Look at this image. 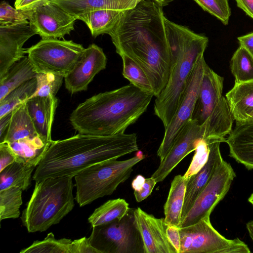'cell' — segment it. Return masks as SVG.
<instances>
[{
	"label": "cell",
	"instance_id": "1",
	"mask_svg": "<svg viewBox=\"0 0 253 253\" xmlns=\"http://www.w3.org/2000/svg\"><path fill=\"white\" fill-rule=\"evenodd\" d=\"M162 8L153 0H142L124 11L109 34L116 52L130 58L144 71L156 97L168 83L171 62Z\"/></svg>",
	"mask_w": 253,
	"mask_h": 253
},
{
	"label": "cell",
	"instance_id": "2",
	"mask_svg": "<svg viewBox=\"0 0 253 253\" xmlns=\"http://www.w3.org/2000/svg\"><path fill=\"white\" fill-rule=\"evenodd\" d=\"M138 150L135 133L107 136L78 133L53 140L32 179L38 182L49 177H73L92 165L117 159Z\"/></svg>",
	"mask_w": 253,
	"mask_h": 253
},
{
	"label": "cell",
	"instance_id": "3",
	"mask_svg": "<svg viewBox=\"0 0 253 253\" xmlns=\"http://www.w3.org/2000/svg\"><path fill=\"white\" fill-rule=\"evenodd\" d=\"M153 96L131 84L99 93L80 104L72 112L70 122L79 133H124L146 112Z\"/></svg>",
	"mask_w": 253,
	"mask_h": 253
},
{
	"label": "cell",
	"instance_id": "4",
	"mask_svg": "<svg viewBox=\"0 0 253 253\" xmlns=\"http://www.w3.org/2000/svg\"><path fill=\"white\" fill-rule=\"evenodd\" d=\"M164 24L171 62L168 83L154 103V114L166 128L173 118L185 91L188 79L209 40L166 17Z\"/></svg>",
	"mask_w": 253,
	"mask_h": 253
},
{
	"label": "cell",
	"instance_id": "5",
	"mask_svg": "<svg viewBox=\"0 0 253 253\" xmlns=\"http://www.w3.org/2000/svg\"><path fill=\"white\" fill-rule=\"evenodd\" d=\"M72 177H49L36 182L21 219L29 233L43 232L59 223L75 206Z\"/></svg>",
	"mask_w": 253,
	"mask_h": 253
},
{
	"label": "cell",
	"instance_id": "6",
	"mask_svg": "<svg viewBox=\"0 0 253 253\" xmlns=\"http://www.w3.org/2000/svg\"><path fill=\"white\" fill-rule=\"evenodd\" d=\"M223 78L206 64L191 119L201 126L205 138L226 139L232 131L233 118L222 95Z\"/></svg>",
	"mask_w": 253,
	"mask_h": 253
},
{
	"label": "cell",
	"instance_id": "7",
	"mask_svg": "<svg viewBox=\"0 0 253 253\" xmlns=\"http://www.w3.org/2000/svg\"><path fill=\"white\" fill-rule=\"evenodd\" d=\"M144 158L141 153L129 159H112L92 165L81 171L75 177V200L80 207L111 195L122 183L130 176L134 165Z\"/></svg>",
	"mask_w": 253,
	"mask_h": 253
},
{
	"label": "cell",
	"instance_id": "8",
	"mask_svg": "<svg viewBox=\"0 0 253 253\" xmlns=\"http://www.w3.org/2000/svg\"><path fill=\"white\" fill-rule=\"evenodd\" d=\"M134 210L129 208L120 220L93 227L88 237L91 246L100 253H145Z\"/></svg>",
	"mask_w": 253,
	"mask_h": 253
},
{
	"label": "cell",
	"instance_id": "9",
	"mask_svg": "<svg viewBox=\"0 0 253 253\" xmlns=\"http://www.w3.org/2000/svg\"><path fill=\"white\" fill-rule=\"evenodd\" d=\"M72 41L42 39L26 49L28 57L38 73H50L65 77L74 68L84 50Z\"/></svg>",
	"mask_w": 253,
	"mask_h": 253
},
{
	"label": "cell",
	"instance_id": "10",
	"mask_svg": "<svg viewBox=\"0 0 253 253\" xmlns=\"http://www.w3.org/2000/svg\"><path fill=\"white\" fill-rule=\"evenodd\" d=\"M180 253H249L248 245L239 238L228 239L212 226L210 216L179 228Z\"/></svg>",
	"mask_w": 253,
	"mask_h": 253
},
{
	"label": "cell",
	"instance_id": "11",
	"mask_svg": "<svg viewBox=\"0 0 253 253\" xmlns=\"http://www.w3.org/2000/svg\"><path fill=\"white\" fill-rule=\"evenodd\" d=\"M235 176L230 164L223 160L190 210L180 221L179 228L193 225L205 217L210 216L215 206L228 192Z\"/></svg>",
	"mask_w": 253,
	"mask_h": 253
},
{
	"label": "cell",
	"instance_id": "12",
	"mask_svg": "<svg viewBox=\"0 0 253 253\" xmlns=\"http://www.w3.org/2000/svg\"><path fill=\"white\" fill-rule=\"evenodd\" d=\"M206 64L203 55L197 62L191 73L173 118L168 127L165 129L162 141L157 152L160 161L166 157L182 128L191 119Z\"/></svg>",
	"mask_w": 253,
	"mask_h": 253
},
{
	"label": "cell",
	"instance_id": "13",
	"mask_svg": "<svg viewBox=\"0 0 253 253\" xmlns=\"http://www.w3.org/2000/svg\"><path fill=\"white\" fill-rule=\"evenodd\" d=\"M77 20L56 3L48 1L33 10L29 20L42 39H61L74 30Z\"/></svg>",
	"mask_w": 253,
	"mask_h": 253
},
{
	"label": "cell",
	"instance_id": "14",
	"mask_svg": "<svg viewBox=\"0 0 253 253\" xmlns=\"http://www.w3.org/2000/svg\"><path fill=\"white\" fill-rule=\"evenodd\" d=\"M37 32L29 21L10 25H0V80L11 67L26 53L23 45Z\"/></svg>",
	"mask_w": 253,
	"mask_h": 253
},
{
	"label": "cell",
	"instance_id": "15",
	"mask_svg": "<svg viewBox=\"0 0 253 253\" xmlns=\"http://www.w3.org/2000/svg\"><path fill=\"white\" fill-rule=\"evenodd\" d=\"M205 138L203 128L194 120H190L177 135L170 150L152 174L157 182L163 181L173 169L191 152L195 151L197 141Z\"/></svg>",
	"mask_w": 253,
	"mask_h": 253
},
{
	"label": "cell",
	"instance_id": "16",
	"mask_svg": "<svg viewBox=\"0 0 253 253\" xmlns=\"http://www.w3.org/2000/svg\"><path fill=\"white\" fill-rule=\"evenodd\" d=\"M107 61L101 47L94 43L90 44L74 69L64 77L66 88L71 94L87 90L95 76L106 68Z\"/></svg>",
	"mask_w": 253,
	"mask_h": 253
},
{
	"label": "cell",
	"instance_id": "17",
	"mask_svg": "<svg viewBox=\"0 0 253 253\" xmlns=\"http://www.w3.org/2000/svg\"><path fill=\"white\" fill-rule=\"evenodd\" d=\"M135 221L142 238L145 253H176L169 242L164 218H158L141 208L134 209Z\"/></svg>",
	"mask_w": 253,
	"mask_h": 253
},
{
	"label": "cell",
	"instance_id": "18",
	"mask_svg": "<svg viewBox=\"0 0 253 253\" xmlns=\"http://www.w3.org/2000/svg\"><path fill=\"white\" fill-rule=\"evenodd\" d=\"M206 139L208 142L210 148L208 159L197 173L187 179L180 221L190 210L197 197L212 177L216 168L223 160L220 150V144L225 142L226 140L213 138Z\"/></svg>",
	"mask_w": 253,
	"mask_h": 253
},
{
	"label": "cell",
	"instance_id": "19",
	"mask_svg": "<svg viewBox=\"0 0 253 253\" xmlns=\"http://www.w3.org/2000/svg\"><path fill=\"white\" fill-rule=\"evenodd\" d=\"M26 105L38 134L46 142H52L51 128L58 99L52 97H32Z\"/></svg>",
	"mask_w": 253,
	"mask_h": 253
},
{
	"label": "cell",
	"instance_id": "20",
	"mask_svg": "<svg viewBox=\"0 0 253 253\" xmlns=\"http://www.w3.org/2000/svg\"><path fill=\"white\" fill-rule=\"evenodd\" d=\"M225 142L232 158L247 169H253V121L236 124Z\"/></svg>",
	"mask_w": 253,
	"mask_h": 253
},
{
	"label": "cell",
	"instance_id": "21",
	"mask_svg": "<svg viewBox=\"0 0 253 253\" xmlns=\"http://www.w3.org/2000/svg\"><path fill=\"white\" fill-rule=\"evenodd\" d=\"M142 0H48L77 17L92 10L111 9L126 11L134 8Z\"/></svg>",
	"mask_w": 253,
	"mask_h": 253
},
{
	"label": "cell",
	"instance_id": "22",
	"mask_svg": "<svg viewBox=\"0 0 253 253\" xmlns=\"http://www.w3.org/2000/svg\"><path fill=\"white\" fill-rule=\"evenodd\" d=\"M226 98L236 124L246 122L253 112V80L235 83Z\"/></svg>",
	"mask_w": 253,
	"mask_h": 253
},
{
	"label": "cell",
	"instance_id": "23",
	"mask_svg": "<svg viewBox=\"0 0 253 253\" xmlns=\"http://www.w3.org/2000/svg\"><path fill=\"white\" fill-rule=\"evenodd\" d=\"M53 141L46 142L38 135L7 143L15 153L16 161L37 168Z\"/></svg>",
	"mask_w": 253,
	"mask_h": 253
},
{
	"label": "cell",
	"instance_id": "24",
	"mask_svg": "<svg viewBox=\"0 0 253 253\" xmlns=\"http://www.w3.org/2000/svg\"><path fill=\"white\" fill-rule=\"evenodd\" d=\"M125 11L100 9L82 13L77 16L89 28L92 37L109 34L119 21Z\"/></svg>",
	"mask_w": 253,
	"mask_h": 253
},
{
	"label": "cell",
	"instance_id": "25",
	"mask_svg": "<svg viewBox=\"0 0 253 253\" xmlns=\"http://www.w3.org/2000/svg\"><path fill=\"white\" fill-rule=\"evenodd\" d=\"M187 179L183 175L175 176L171 183L164 205L165 221L169 225L179 227L183 207Z\"/></svg>",
	"mask_w": 253,
	"mask_h": 253
},
{
	"label": "cell",
	"instance_id": "26",
	"mask_svg": "<svg viewBox=\"0 0 253 253\" xmlns=\"http://www.w3.org/2000/svg\"><path fill=\"white\" fill-rule=\"evenodd\" d=\"M37 74L28 56H25L15 62L0 80V101L12 90L36 78Z\"/></svg>",
	"mask_w": 253,
	"mask_h": 253
},
{
	"label": "cell",
	"instance_id": "27",
	"mask_svg": "<svg viewBox=\"0 0 253 253\" xmlns=\"http://www.w3.org/2000/svg\"><path fill=\"white\" fill-rule=\"evenodd\" d=\"M38 135L25 101L12 110L9 127L3 142L10 143Z\"/></svg>",
	"mask_w": 253,
	"mask_h": 253
},
{
	"label": "cell",
	"instance_id": "28",
	"mask_svg": "<svg viewBox=\"0 0 253 253\" xmlns=\"http://www.w3.org/2000/svg\"><path fill=\"white\" fill-rule=\"evenodd\" d=\"M36 168L16 160L0 171V191L11 187H18L22 191L27 190Z\"/></svg>",
	"mask_w": 253,
	"mask_h": 253
},
{
	"label": "cell",
	"instance_id": "29",
	"mask_svg": "<svg viewBox=\"0 0 253 253\" xmlns=\"http://www.w3.org/2000/svg\"><path fill=\"white\" fill-rule=\"evenodd\" d=\"M129 209L128 204L123 199L110 200L96 209L88 221L93 227L120 220Z\"/></svg>",
	"mask_w": 253,
	"mask_h": 253
},
{
	"label": "cell",
	"instance_id": "30",
	"mask_svg": "<svg viewBox=\"0 0 253 253\" xmlns=\"http://www.w3.org/2000/svg\"><path fill=\"white\" fill-rule=\"evenodd\" d=\"M20 253H74L73 241L67 238L56 239L50 232L42 241H35Z\"/></svg>",
	"mask_w": 253,
	"mask_h": 253
},
{
	"label": "cell",
	"instance_id": "31",
	"mask_svg": "<svg viewBox=\"0 0 253 253\" xmlns=\"http://www.w3.org/2000/svg\"><path fill=\"white\" fill-rule=\"evenodd\" d=\"M230 69L236 84L253 80V56L240 46L231 59Z\"/></svg>",
	"mask_w": 253,
	"mask_h": 253
},
{
	"label": "cell",
	"instance_id": "32",
	"mask_svg": "<svg viewBox=\"0 0 253 253\" xmlns=\"http://www.w3.org/2000/svg\"><path fill=\"white\" fill-rule=\"evenodd\" d=\"M36 87L37 80L36 78H34L10 92L0 101V118L30 98L35 93Z\"/></svg>",
	"mask_w": 253,
	"mask_h": 253
},
{
	"label": "cell",
	"instance_id": "33",
	"mask_svg": "<svg viewBox=\"0 0 253 253\" xmlns=\"http://www.w3.org/2000/svg\"><path fill=\"white\" fill-rule=\"evenodd\" d=\"M22 190L11 187L0 191V220L19 217Z\"/></svg>",
	"mask_w": 253,
	"mask_h": 253
},
{
	"label": "cell",
	"instance_id": "34",
	"mask_svg": "<svg viewBox=\"0 0 253 253\" xmlns=\"http://www.w3.org/2000/svg\"><path fill=\"white\" fill-rule=\"evenodd\" d=\"M120 56L123 60L122 74L124 77L128 80L130 84L142 91L154 95L152 86L143 69L128 56L124 55Z\"/></svg>",
	"mask_w": 253,
	"mask_h": 253
},
{
	"label": "cell",
	"instance_id": "35",
	"mask_svg": "<svg viewBox=\"0 0 253 253\" xmlns=\"http://www.w3.org/2000/svg\"><path fill=\"white\" fill-rule=\"evenodd\" d=\"M36 78L37 87L32 97H54L62 85L64 77L50 73H38Z\"/></svg>",
	"mask_w": 253,
	"mask_h": 253
},
{
	"label": "cell",
	"instance_id": "36",
	"mask_svg": "<svg viewBox=\"0 0 253 253\" xmlns=\"http://www.w3.org/2000/svg\"><path fill=\"white\" fill-rule=\"evenodd\" d=\"M204 10L219 20L224 25L228 24L231 9L228 0H193Z\"/></svg>",
	"mask_w": 253,
	"mask_h": 253
},
{
	"label": "cell",
	"instance_id": "37",
	"mask_svg": "<svg viewBox=\"0 0 253 253\" xmlns=\"http://www.w3.org/2000/svg\"><path fill=\"white\" fill-rule=\"evenodd\" d=\"M33 11L17 9L2 0L0 3V25L17 24L28 22Z\"/></svg>",
	"mask_w": 253,
	"mask_h": 253
},
{
	"label": "cell",
	"instance_id": "38",
	"mask_svg": "<svg viewBox=\"0 0 253 253\" xmlns=\"http://www.w3.org/2000/svg\"><path fill=\"white\" fill-rule=\"evenodd\" d=\"M209 152L210 148L207 139H199L196 143L195 154L191 164L183 175L185 179H188L202 169L208 159Z\"/></svg>",
	"mask_w": 253,
	"mask_h": 253
},
{
	"label": "cell",
	"instance_id": "39",
	"mask_svg": "<svg viewBox=\"0 0 253 253\" xmlns=\"http://www.w3.org/2000/svg\"><path fill=\"white\" fill-rule=\"evenodd\" d=\"M16 160V156L9 145L0 143V171Z\"/></svg>",
	"mask_w": 253,
	"mask_h": 253
},
{
	"label": "cell",
	"instance_id": "40",
	"mask_svg": "<svg viewBox=\"0 0 253 253\" xmlns=\"http://www.w3.org/2000/svg\"><path fill=\"white\" fill-rule=\"evenodd\" d=\"M157 182L156 179L151 177L145 178L141 187L134 191V195L137 202H140L146 199L152 193Z\"/></svg>",
	"mask_w": 253,
	"mask_h": 253
},
{
	"label": "cell",
	"instance_id": "41",
	"mask_svg": "<svg viewBox=\"0 0 253 253\" xmlns=\"http://www.w3.org/2000/svg\"><path fill=\"white\" fill-rule=\"evenodd\" d=\"M74 253H100L90 244L88 238L83 237L73 241Z\"/></svg>",
	"mask_w": 253,
	"mask_h": 253
},
{
	"label": "cell",
	"instance_id": "42",
	"mask_svg": "<svg viewBox=\"0 0 253 253\" xmlns=\"http://www.w3.org/2000/svg\"><path fill=\"white\" fill-rule=\"evenodd\" d=\"M166 232L168 238L174 248L176 253H180L181 247L180 228L175 226L168 225Z\"/></svg>",
	"mask_w": 253,
	"mask_h": 253
},
{
	"label": "cell",
	"instance_id": "43",
	"mask_svg": "<svg viewBox=\"0 0 253 253\" xmlns=\"http://www.w3.org/2000/svg\"><path fill=\"white\" fill-rule=\"evenodd\" d=\"M48 1V0H15L14 7L22 10H33Z\"/></svg>",
	"mask_w": 253,
	"mask_h": 253
},
{
	"label": "cell",
	"instance_id": "44",
	"mask_svg": "<svg viewBox=\"0 0 253 253\" xmlns=\"http://www.w3.org/2000/svg\"><path fill=\"white\" fill-rule=\"evenodd\" d=\"M240 46L245 48L253 56V32L238 38Z\"/></svg>",
	"mask_w": 253,
	"mask_h": 253
},
{
	"label": "cell",
	"instance_id": "45",
	"mask_svg": "<svg viewBox=\"0 0 253 253\" xmlns=\"http://www.w3.org/2000/svg\"><path fill=\"white\" fill-rule=\"evenodd\" d=\"M11 114L12 111L0 118V143L4 141L9 127Z\"/></svg>",
	"mask_w": 253,
	"mask_h": 253
},
{
	"label": "cell",
	"instance_id": "46",
	"mask_svg": "<svg viewBox=\"0 0 253 253\" xmlns=\"http://www.w3.org/2000/svg\"><path fill=\"white\" fill-rule=\"evenodd\" d=\"M238 7L253 19V0H235Z\"/></svg>",
	"mask_w": 253,
	"mask_h": 253
},
{
	"label": "cell",
	"instance_id": "47",
	"mask_svg": "<svg viewBox=\"0 0 253 253\" xmlns=\"http://www.w3.org/2000/svg\"><path fill=\"white\" fill-rule=\"evenodd\" d=\"M145 178L142 175H138L132 181L131 185L134 190L139 189L144 182Z\"/></svg>",
	"mask_w": 253,
	"mask_h": 253
},
{
	"label": "cell",
	"instance_id": "48",
	"mask_svg": "<svg viewBox=\"0 0 253 253\" xmlns=\"http://www.w3.org/2000/svg\"><path fill=\"white\" fill-rule=\"evenodd\" d=\"M246 228L253 242V220L249 221L247 223Z\"/></svg>",
	"mask_w": 253,
	"mask_h": 253
},
{
	"label": "cell",
	"instance_id": "49",
	"mask_svg": "<svg viewBox=\"0 0 253 253\" xmlns=\"http://www.w3.org/2000/svg\"><path fill=\"white\" fill-rule=\"evenodd\" d=\"M156 3L163 7L164 6L168 5L170 2L173 0H153Z\"/></svg>",
	"mask_w": 253,
	"mask_h": 253
},
{
	"label": "cell",
	"instance_id": "50",
	"mask_svg": "<svg viewBox=\"0 0 253 253\" xmlns=\"http://www.w3.org/2000/svg\"><path fill=\"white\" fill-rule=\"evenodd\" d=\"M248 201L253 206V193L251 194L250 197L249 198Z\"/></svg>",
	"mask_w": 253,
	"mask_h": 253
},
{
	"label": "cell",
	"instance_id": "51",
	"mask_svg": "<svg viewBox=\"0 0 253 253\" xmlns=\"http://www.w3.org/2000/svg\"><path fill=\"white\" fill-rule=\"evenodd\" d=\"M253 121V112L249 116V118L247 121Z\"/></svg>",
	"mask_w": 253,
	"mask_h": 253
}]
</instances>
